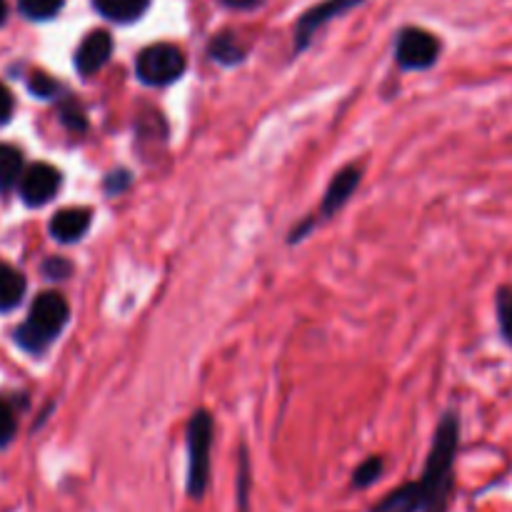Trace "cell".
I'll return each instance as SVG.
<instances>
[{
    "mask_svg": "<svg viewBox=\"0 0 512 512\" xmlns=\"http://www.w3.org/2000/svg\"><path fill=\"white\" fill-rule=\"evenodd\" d=\"M383 475V458H368L353 473V488H368Z\"/></svg>",
    "mask_w": 512,
    "mask_h": 512,
    "instance_id": "19",
    "label": "cell"
},
{
    "mask_svg": "<svg viewBox=\"0 0 512 512\" xmlns=\"http://www.w3.org/2000/svg\"><path fill=\"white\" fill-rule=\"evenodd\" d=\"M135 70L145 85H170L185 73V55L170 43H155L138 55Z\"/></svg>",
    "mask_w": 512,
    "mask_h": 512,
    "instance_id": "4",
    "label": "cell"
},
{
    "mask_svg": "<svg viewBox=\"0 0 512 512\" xmlns=\"http://www.w3.org/2000/svg\"><path fill=\"white\" fill-rule=\"evenodd\" d=\"M25 295V278L10 265L0 263V313L20 305Z\"/></svg>",
    "mask_w": 512,
    "mask_h": 512,
    "instance_id": "13",
    "label": "cell"
},
{
    "mask_svg": "<svg viewBox=\"0 0 512 512\" xmlns=\"http://www.w3.org/2000/svg\"><path fill=\"white\" fill-rule=\"evenodd\" d=\"M5 15H8V8H5V0H0V23L5 20Z\"/></svg>",
    "mask_w": 512,
    "mask_h": 512,
    "instance_id": "27",
    "label": "cell"
},
{
    "mask_svg": "<svg viewBox=\"0 0 512 512\" xmlns=\"http://www.w3.org/2000/svg\"><path fill=\"white\" fill-rule=\"evenodd\" d=\"M370 512H423V503H420V495L418 490H415V483H405L403 488L385 495V498L380 500V503Z\"/></svg>",
    "mask_w": 512,
    "mask_h": 512,
    "instance_id": "12",
    "label": "cell"
},
{
    "mask_svg": "<svg viewBox=\"0 0 512 512\" xmlns=\"http://www.w3.org/2000/svg\"><path fill=\"white\" fill-rule=\"evenodd\" d=\"M113 53V38H110L105 30H93L83 38V43L78 45V53H75V68L80 75H95L105 63L110 60Z\"/></svg>",
    "mask_w": 512,
    "mask_h": 512,
    "instance_id": "7",
    "label": "cell"
},
{
    "mask_svg": "<svg viewBox=\"0 0 512 512\" xmlns=\"http://www.w3.org/2000/svg\"><path fill=\"white\" fill-rule=\"evenodd\" d=\"M128 185H130L128 170H118V173H110L108 178H105V190H108L110 195H118L120 190H125Z\"/></svg>",
    "mask_w": 512,
    "mask_h": 512,
    "instance_id": "23",
    "label": "cell"
},
{
    "mask_svg": "<svg viewBox=\"0 0 512 512\" xmlns=\"http://www.w3.org/2000/svg\"><path fill=\"white\" fill-rule=\"evenodd\" d=\"M210 55H213L218 63H225V65H233L238 63V60H243V48L238 45V40L233 38V35H218V38L210 43Z\"/></svg>",
    "mask_w": 512,
    "mask_h": 512,
    "instance_id": "16",
    "label": "cell"
},
{
    "mask_svg": "<svg viewBox=\"0 0 512 512\" xmlns=\"http://www.w3.org/2000/svg\"><path fill=\"white\" fill-rule=\"evenodd\" d=\"M10 115H13V95H10V90L0 83V125L8 123Z\"/></svg>",
    "mask_w": 512,
    "mask_h": 512,
    "instance_id": "24",
    "label": "cell"
},
{
    "mask_svg": "<svg viewBox=\"0 0 512 512\" xmlns=\"http://www.w3.org/2000/svg\"><path fill=\"white\" fill-rule=\"evenodd\" d=\"M358 3H360V0H325V3L315 5L313 10H308V13L300 18L298 30H295V38H298V48H305V45H308V40L313 38L315 30H318L320 25H325L330 18L345 13V10L355 8Z\"/></svg>",
    "mask_w": 512,
    "mask_h": 512,
    "instance_id": "8",
    "label": "cell"
},
{
    "mask_svg": "<svg viewBox=\"0 0 512 512\" xmlns=\"http://www.w3.org/2000/svg\"><path fill=\"white\" fill-rule=\"evenodd\" d=\"M360 183V168H345L340 170L333 178V183L328 185L323 198V215H335L345 203H348L350 195L355 193Z\"/></svg>",
    "mask_w": 512,
    "mask_h": 512,
    "instance_id": "10",
    "label": "cell"
},
{
    "mask_svg": "<svg viewBox=\"0 0 512 512\" xmlns=\"http://www.w3.org/2000/svg\"><path fill=\"white\" fill-rule=\"evenodd\" d=\"M60 120L65 123V128L73 130V133H80V130L88 128V118H85L83 105L75 98H65L60 103Z\"/></svg>",
    "mask_w": 512,
    "mask_h": 512,
    "instance_id": "18",
    "label": "cell"
},
{
    "mask_svg": "<svg viewBox=\"0 0 512 512\" xmlns=\"http://www.w3.org/2000/svg\"><path fill=\"white\" fill-rule=\"evenodd\" d=\"M13 438H15V415L13 410L0 400V448H5Z\"/></svg>",
    "mask_w": 512,
    "mask_h": 512,
    "instance_id": "21",
    "label": "cell"
},
{
    "mask_svg": "<svg viewBox=\"0 0 512 512\" xmlns=\"http://www.w3.org/2000/svg\"><path fill=\"white\" fill-rule=\"evenodd\" d=\"M23 175V155L13 145H0V190L13 188Z\"/></svg>",
    "mask_w": 512,
    "mask_h": 512,
    "instance_id": "15",
    "label": "cell"
},
{
    "mask_svg": "<svg viewBox=\"0 0 512 512\" xmlns=\"http://www.w3.org/2000/svg\"><path fill=\"white\" fill-rule=\"evenodd\" d=\"M90 228V210L85 208H65L55 213L50 220V235L58 243H75L83 238Z\"/></svg>",
    "mask_w": 512,
    "mask_h": 512,
    "instance_id": "9",
    "label": "cell"
},
{
    "mask_svg": "<svg viewBox=\"0 0 512 512\" xmlns=\"http://www.w3.org/2000/svg\"><path fill=\"white\" fill-rule=\"evenodd\" d=\"M395 55L405 70H428L440 58V40L423 28H405L398 38Z\"/></svg>",
    "mask_w": 512,
    "mask_h": 512,
    "instance_id": "5",
    "label": "cell"
},
{
    "mask_svg": "<svg viewBox=\"0 0 512 512\" xmlns=\"http://www.w3.org/2000/svg\"><path fill=\"white\" fill-rule=\"evenodd\" d=\"M63 0H20V13L30 20H50L60 13Z\"/></svg>",
    "mask_w": 512,
    "mask_h": 512,
    "instance_id": "17",
    "label": "cell"
},
{
    "mask_svg": "<svg viewBox=\"0 0 512 512\" xmlns=\"http://www.w3.org/2000/svg\"><path fill=\"white\" fill-rule=\"evenodd\" d=\"M98 13L113 23H133L148 10L150 0H93Z\"/></svg>",
    "mask_w": 512,
    "mask_h": 512,
    "instance_id": "11",
    "label": "cell"
},
{
    "mask_svg": "<svg viewBox=\"0 0 512 512\" xmlns=\"http://www.w3.org/2000/svg\"><path fill=\"white\" fill-rule=\"evenodd\" d=\"M460 450V418L458 413H445L435 430L433 448L423 475L415 480V490L423 503V512H448L455 488V458Z\"/></svg>",
    "mask_w": 512,
    "mask_h": 512,
    "instance_id": "1",
    "label": "cell"
},
{
    "mask_svg": "<svg viewBox=\"0 0 512 512\" xmlns=\"http://www.w3.org/2000/svg\"><path fill=\"white\" fill-rule=\"evenodd\" d=\"M210 445H213V418L205 410L188 423V498L200 500L210 483Z\"/></svg>",
    "mask_w": 512,
    "mask_h": 512,
    "instance_id": "3",
    "label": "cell"
},
{
    "mask_svg": "<svg viewBox=\"0 0 512 512\" xmlns=\"http://www.w3.org/2000/svg\"><path fill=\"white\" fill-rule=\"evenodd\" d=\"M228 5H233V8H253V5H258L260 0H225Z\"/></svg>",
    "mask_w": 512,
    "mask_h": 512,
    "instance_id": "26",
    "label": "cell"
},
{
    "mask_svg": "<svg viewBox=\"0 0 512 512\" xmlns=\"http://www.w3.org/2000/svg\"><path fill=\"white\" fill-rule=\"evenodd\" d=\"M70 270H73V265H70L68 260H63V258H50V260H45V263H43V273L48 275V278L63 280V278H68Z\"/></svg>",
    "mask_w": 512,
    "mask_h": 512,
    "instance_id": "22",
    "label": "cell"
},
{
    "mask_svg": "<svg viewBox=\"0 0 512 512\" xmlns=\"http://www.w3.org/2000/svg\"><path fill=\"white\" fill-rule=\"evenodd\" d=\"M248 508V463L243 458V468H240V510Z\"/></svg>",
    "mask_w": 512,
    "mask_h": 512,
    "instance_id": "25",
    "label": "cell"
},
{
    "mask_svg": "<svg viewBox=\"0 0 512 512\" xmlns=\"http://www.w3.org/2000/svg\"><path fill=\"white\" fill-rule=\"evenodd\" d=\"M495 320L500 340L512 350V285H500L495 290Z\"/></svg>",
    "mask_w": 512,
    "mask_h": 512,
    "instance_id": "14",
    "label": "cell"
},
{
    "mask_svg": "<svg viewBox=\"0 0 512 512\" xmlns=\"http://www.w3.org/2000/svg\"><path fill=\"white\" fill-rule=\"evenodd\" d=\"M68 318L70 308L63 295L55 293V290L40 293L35 298V303L30 305L28 320L15 330V340L28 353H40V350H45L58 338V333L65 328Z\"/></svg>",
    "mask_w": 512,
    "mask_h": 512,
    "instance_id": "2",
    "label": "cell"
},
{
    "mask_svg": "<svg viewBox=\"0 0 512 512\" xmlns=\"http://www.w3.org/2000/svg\"><path fill=\"white\" fill-rule=\"evenodd\" d=\"M60 190V170L48 163H35L20 175V195L28 205L38 208V205L50 203L55 193Z\"/></svg>",
    "mask_w": 512,
    "mask_h": 512,
    "instance_id": "6",
    "label": "cell"
},
{
    "mask_svg": "<svg viewBox=\"0 0 512 512\" xmlns=\"http://www.w3.org/2000/svg\"><path fill=\"white\" fill-rule=\"evenodd\" d=\"M28 88L35 98H53V95L58 93V83H55L53 78H48L45 73H33Z\"/></svg>",
    "mask_w": 512,
    "mask_h": 512,
    "instance_id": "20",
    "label": "cell"
}]
</instances>
